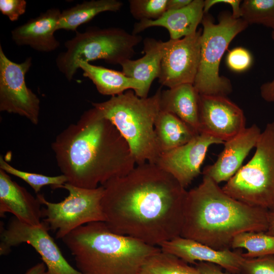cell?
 Segmentation results:
<instances>
[{
    "instance_id": "obj_1",
    "label": "cell",
    "mask_w": 274,
    "mask_h": 274,
    "mask_svg": "<svg viewBox=\"0 0 274 274\" xmlns=\"http://www.w3.org/2000/svg\"><path fill=\"white\" fill-rule=\"evenodd\" d=\"M101 186L104 222L113 232L154 246L181 235L187 191L157 164L137 165Z\"/></svg>"
},
{
    "instance_id": "obj_2",
    "label": "cell",
    "mask_w": 274,
    "mask_h": 274,
    "mask_svg": "<svg viewBox=\"0 0 274 274\" xmlns=\"http://www.w3.org/2000/svg\"><path fill=\"white\" fill-rule=\"evenodd\" d=\"M51 148L67 183L84 188L123 176L136 164L116 127L94 107L59 133Z\"/></svg>"
},
{
    "instance_id": "obj_3",
    "label": "cell",
    "mask_w": 274,
    "mask_h": 274,
    "mask_svg": "<svg viewBox=\"0 0 274 274\" xmlns=\"http://www.w3.org/2000/svg\"><path fill=\"white\" fill-rule=\"evenodd\" d=\"M268 211L251 207L228 194L210 178L187 191L181 236L216 250L230 248L234 237L244 232H264Z\"/></svg>"
},
{
    "instance_id": "obj_4",
    "label": "cell",
    "mask_w": 274,
    "mask_h": 274,
    "mask_svg": "<svg viewBox=\"0 0 274 274\" xmlns=\"http://www.w3.org/2000/svg\"><path fill=\"white\" fill-rule=\"evenodd\" d=\"M62 241L83 274H140L145 262L161 251L156 246L115 233L101 221L81 226Z\"/></svg>"
},
{
    "instance_id": "obj_5",
    "label": "cell",
    "mask_w": 274,
    "mask_h": 274,
    "mask_svg": "<svg viewBox=\"0 0 274 274\" xmlns=\"http://www.w3.org/2000/svg\"><path fill=\"white\" fill-rule=\"evenodd\" d=\"M161 92L159 88L151 96L140 97L128 90L108 100L92 103L126 141L137 165L156 164L161 154L154 129Z\"/></svg>"
},
{
    "instance_id": "obj_6",
    "label": "cell",
    "mask_w": 274,
    "mask_h": 274,
    "mask_svg": "<svg viewBox=\"0 0 274 274\" xmlns=\"http://www.w3.org/2000/svg\"><path fill=\"white\" fill-rule=\"evenodd\" d=\"M142 41L139 35L129 33L119 27H91L64 43L66 50L56 59L58 70L71 81L81 62L102 59L108 63L120 65L131 59L134 47Z\"/></svg>"
},
{
    "instance_id": "obj_7",
    "label": "cell",
    "mask_w": 274,
    "mask_h": 274,
    "mask_svg": "<svg viewBox=\"0 0 274 274\" xmlns=\"http://www.w3.org/2000/svg\"><path fill=\"white\" fill-rule=\"evenodd\" d=\"M252 158L222 188L251 207L274 210V121L266 124Z\"/></svg>"
},
{
    "instance_id": "obj_8",
    "label": "cell",
    "mask_w": 274,
    "mask_h": 274,
    "mask_svg": "<svg viewBox=\"0 0 274 274\" xmlns=\"http://www.w3.org/2000/svg\"><path fill=\"white\" fill-rule=\"evenodd\" d=\"M201 23L200 60L193 85L199 94L227 96L232 86L229 79L219 75L220 61L231 41L248 24L227 12L220 15L217 24L204 14Z\"/></svg>"
},
{
    "instance_id": "obj_9",
    "label": "cell",
    "mask_w": 274,
    "mask_h": 274,
    "mask_svg": "<svg viewBox=\"0 0 274 274\" xmlns=\"http://www.w3.org/2000/svg\"><path fill=\"white\" fill-rule=\"evenodd\" d=\"M60 188L68 191L64 200L58 202L48 201L42 194L37 197L42 205V221L50 230L56 231V238L62 239L78 227L93 222H105L101 207L104 187L87 189L65 183Z\"/></svg>"
},
{
    "instance_id": "obj_10",
    "label": "cell",
    "mask_w": 274,
    "mask_h": 274,
    "mask_svg": "<svg viewBox=\"0 0 274 274\" xmlns=\"http://www.w3.org/2000/svg\"><path fill=\"white\" fill-rule=\"evenodd\" d=\"M0 228L1 256L8 254L13 247L27 243L41 256L47 270L56 274H83L67 261L43 221L40 225H32L14 217L6 228L2 222Z\"/></svg>"
},
{
    "instance_id": "obj_11",
    "label": "cell",
    "mask_w": 274,
    "mask_h": 274,
    "mask_svg": "<svg viewBox=\"0 0 274 274\" xmlns=\"http://www.w3.org/2000/svg\"><path fill=\"white\" fill-rule=\"evenodd\" d=\"M31 65V57L21 63L12 61L0 45V111L19 115L37 125L40 100L25 81Z\"/></svg>"
},
{
    "instance_id": "obj_12",
    "label": "cell",
    "mask_w": 274,
    "mask_h": 274,
    "mask_svg": "<svg viewBox=\"0 0 274 274\" xmlns=\"http://www.w3.org/2000/svg\"><path fill=\"white\" fill-rule=\"evenodd\" d=\"M199 133L223 142L246 128L242 110L226 96L199 94Z\"/></svg>"
},
{
    "instance_id": "obj_13",
    "label": "cell",
    "mask_w": 274,
    "mask_h": 274,
    "mask_svg": "<svg viewBox=\"0 0 274 274\" xmlns=\"http://www.w3.org/2000/svg\"><path fill=\"white\" fill-rule=\"evenodd\" d=\"M202 30L182 39L171 40L163 57L158 81L169 88L193 84L199 64Z\"/></svg>"
},
{
    "instance_id": "obj_14",
    "label": "cell",
    "mask_w": 274,
    "mask_h": 274,
    "mask_svg": "<svg viewBox=\"0 0 274 274\" xmlns=\"http://www.w3.org/2000/svg\"><path fill=\"white\" fill-rule=\"evenodd\" d=\"M224 142L199 133L186 144L160 154L156 164L186 188L200 174L209 147Z\"/></svg>"
},
{
    "instance_id": "obj_15",
    "label": "cell",
    "mask_w": 274,
    "mask_h": 274,
    "mask_svg": "<svg viewBox=\"0 0 274 274\" xmlns=\"http://www.w3.org/2000/svg\"><path fill=\"white\" fill-rule=\"evenodd\" d=\"M165 253L173 255L185 262L195 264L196 261L216 264L230 274H237L244 259L242 253L230 249L216 250L194 240L179 236L161 244Z\"/></svg>"
},
{
    "instance_id": "obj_16",
    "label": "cell",
    "mask_w": 274,
    "mask_h": 274,
    "mask_svg": "<svg viewBox=\"0 0 274 274\" xmlns=\"http://www.w3.org/2000/svg\"><path fill=\"white\" fill-rule=\"evenodd\" d=\"M261 133L260 129L254 124L225 142L224 149L216 162L204 168L203 176L218 184L227 182L241 168L250 151L255 148Z\"/></svg>"
},
{
    "instance_id": "obj_17",
    "label": "cell",
    "mask_w": 274,
    "mask_h": 274,
    "mask_svg": "<svg viewBox=\"0 0 274 274\" xmlns=\"http://www.w3.org/2000/svg\"><path fill=\"white\" fill-rule=\"evenodd\" d=\"M61 12L51 8L39 16L29 19L11 31V37L18 46H28L42 52H50L60 47L54 36Z\"/></svg>"
},
{
    "instance_id": "obj_18",
    "label": "cell",
    "mask_w": 274,
    "mask_h": 274,
    "mask_svg": "<svg viewBox=\"0 0 274 274\" xmlns=\"http://www.w3.org/2000/svg\"><path fill=\"white\" fill-rule=\"evenodd\" d=\"M42 204L23 187L0 169V216L10 213L19 220L32 225L42 224Z\"/></svg>"
},
{
    "instance_id": "obj_19",
    "label": "cell",
    "mask_w": 274,
    "mask_h": 274,
    "mask_svg": "<svg viewBox=\"0 0 274 274\" xmlns=\"http://www.w3.org/2000/svg\"><path fill=\"white\" fill-rule=\"evenodd\" d=\"M203 9L204 1L192 0L181 9L166 11L156 20L139 21L134 24L132 33L138 35L150 27H162L167 30L170 40L182 39L197 31L204 15Z\"/></svg>"
},
{
    "instance_id": "obj_20",
    "label": "cell",
    "mask_w": 274,
    "mask_h": 274,
    "mask_svg": "<svg viewBox=\"0 0 274 274\" xmlns=\"http://www.w3.org/2000/svg\"><path fill=\"white\" fill-rule=\"evenodd\" d=\"M171 44V40L163 42L146 38L143 41V53L141 58L127 59L120 65L127 77L142 82L148 94L151 84L158 78L162 60Z\"/></svg>"
},
{
    "instance_id": "obj_21",
    "label": "cell",
    "mask_w": 274,
    "mask_h": 274,
    "mask_svg": "<svg viewBox=\"0 0 274 274\" xmlns=\"http://www.w3.org/2000/svg\"><path fill=\"white\" fill-rule=\"evenodd\" d=\"M79 68L83 72V76L90 80L102 95L113 96L132 90L140 97L148 96L142 82L127 77L122 72L89 62H81Z\"/></svg>"
},
{
    "instance_id": "obj_22",
    "label": "cell",
    "mask_w": 274,
    "mask_h": 274,
    "mask_svg": "<svg viewBox=\"0 0 274 274\" xmlns=\"http://www.w3.org/2000/svg\"><path fill=\"white\" fill-rule=\"evenodd\" d=\"M199 94L193 84H184L161 91L160 111L171 113L199 133Z\"/></svg>"
},
{
    "instance_id": "obj_23",
    "label": "cell",
    "mask_w": 274,
    "mask_h": 274,
    "mask_svg": "<svg viewBox=\"0 0 274 274\" xmlns=\"http://www.w3.org/2000/svg\"><path fill=\"white\" fill-rule=\"evenodd\" d=\"M154 129L161 154L186 144L199 134L175 115L162 111Z\"/></svg>"
},
{
    "instance_id": "obj_24",
    "label": "cell",
    "mask_w": 274,
    "mask_h": 274,
    "mask_svg": "<svg viewBox=\"0 0 274 274\" xmlns=\"http://www.w3.org/2000/svg\"><path fill=\"white\" fill-rule=\"evenodd\" d=\"M123 6L118 0H91L84 1L62 11L57 25V30L76 31L81 25L91 20L104 12H117Z\"/></svg>"
},
{
    "instance_id": "obj_25",
    "label": "cell",
    "mask_w": 274,
    "mask_h": 274,
    "mask_svg": "<svg viewBox=\"0 0 274 274\" xmlns=\"http://www.w3.org/2000/svg\"><path fill=\"white\" fill-rule=\"evenodd\" d=\"M230 248L246 249L247 252L242 254L245 258L274 256V235L264 232H244L234 237Z\"/></svg>"
},
{
    "instance_id": "obj_26",
    "label": "cell",
    "mask_w": 274,
    "mask_h": 274,
    "mask_svg": "<svg viewBox=\"0 0 274 274\" xmlns=\"http://www.w3.org/2000/svg\"><path fill=\"white\" fill-rule=\"evenodd\" d=\"M140 274H201L195 267L179 258L161 250L144 264Z\"/></svg>"
},
{
    "instance_id": "obj_27",
    "label": "cell",
    "mask_w": 274,
    "mask_h": 274,
    "mask_svg": "<svg viewBox=\"0 0 274 274\" xmlns=\"http://www.w3.org/2000/svg\"><path fill=\"white\" fill-rule=\"evenodd\" d=\"M241 10V18L248 24H262L274 30V0H245Z\"/></svg>"
},
{
    "instance_id": "obj_28",
    "label": "cell",
    "mask_w": 274,
    "mask_h": 274,
    "mask_svg": "<svg viewBox=\"0 0 274 274\" xmlns=\"http://www.w3.org/2000/svg\"><path fill=\"white\" fill-rule=\"evenodd\" d=\"M0 169L25 182L37 194H39L41 188L45 186H50L55 189L60 188L67 182V178L62 174L57 176H48L19 170L8 163L2 156L0 157Z\"/></svg>"
},
{
    "instance_id": "obj_29",
    "label": "cell",
    "mask_w": 274,
    "mask_h": 274,
    "mask_svg": "<svg viewBox=\"0 0 274 274\" xmlns=\"http://www.w3.org/2000/svg\"><path fill=\"white\" fill-rule=\"evenodd\" d=\"M167 0H129L131 15L135 19L154 20L160 18L166 11Z\"/></svg>"
},
{
    "instance_id": "obj_30",
    "label": "cell",
    "mask_w": 274,
    "mask_h": 274,
    "mask_svg": "<svg viewBox=\"0 0 274 274\" xmlns=\"http://www.w3.org/2000/svg\"><path fill=\"white\" fill-rule=\"evenodd\" d=\"M237 274H274V256L244 258Z\"/></svg>"
},
{
    "instance_id": "obj_31",
    "label": "cell",
    "mask_w": 274,
    "mask_h": 274,
    "mask_svg": "<svg viewBox=\"0 0 274 274\" xmlns=\"http://www.w3.org/2000/svg\"><path fill=\"white\" fill-rule=\"evenodd\" d=\"M227 66L235 72L247 70L252 65V56L250 52L244 48L238 47L231 50L226 56Z\"/></svg>"
},
{
    "instance_id": "obj_32",
    "label": "cell",
    "mask_w": 274,
    "mask_h": 274,
    "mask_svg": "<svg viewBox=\"0 0 274 274\" xmlns=\"http://www.w3.org/2000/svg\"><path fill=\"white\" fill-rule=\"evenodd\" d=\"M26 5L25 0H1L0 11L10 20L15 21L25 12Z\"/></svg>"
},
{
    "instance_id": "obj_33",
    "label": "cell",
    "mask_w": 274,
    "mask_h": 274,
    "mask_svg": "<svg viewBox=\"0 0 274 274\" xmlns=\"http://www.w3.org/2000/svg\"><path fill=\"white\" fill-rule=\"evenodd\" d=\"M241 1L238 0H206L204 1V13L207 14L209 9L218 3H225L231 6L232 15L234 18H241Z\"/></svg>"
},
{
    "instance_id": "obj_34",
    "label": "cell",
    "mask_w": 274,
    "mask_h": 274,
    "mask_svg": "<svg viewBox=\"0 0 274 274\" xmlns=\"http://www.w3.org/2000/svg\"><path fill=\"white\" fill-rule=\"evenodd\" d=\"M195 265L201 274H230L223 272L221 267L212 263L199 262Z\"/></svg>"
},
{
    "instance_id": "obj_35",
    "label": "cell",
    "mask_w": 274,
    "mask_h": 274,
    "mask_svg": "<svg viewBox=\"0 0 274 274\" xmlns=\"http://www.w3.org/2000/svg\"><path fill=\"white\" fill-rule=\"evenodd\" d=\"M271 37L274 41V30ZM260 94L262 98L269 102H274V79L270 82L263 84L260 87Z\"/></svg>"
},
{
    "instance_id": "obj_36",
    "label": "cell",
    "mask_w": 274,
    "mask_h": 274,
    "mask_svg": "<svg viewBox=\"0 0 274 274\" xmlns=\"http://www.w3.org/2000/svg\"><path fill=\"white\" fill-rule=\"evenodd\" d=\"M192 0H167L166 11L177 10L188 6Z\"/></svg>"
},
{
    "instance_id": "obj_37",
    "label": "cell",
    "mask_w": 274,
    "mask_h": 274,
    "mask_svg": "<svg viewBox=\"0 0 274 274\" xmlns=\"http://www.w3.org/2000/svg\"><path fill=\"white\" fill-rule=\"evenodd\" d=\"M46 265L43 262L41 263H38L30 268L25 274H41V273L45 271Z\"/></svg>"
},
{
    "instance_id": "obj_38",
    "label": "cell",
    "mask_w": 274,
    "mask_h": 274,
    "mask_svg": "<svg viewBox=\"0 0 274 274\" xmlns=\"http://www.w3.org/2000/svg\"><path fill=\"white\" fill-rule=\"evenodd\" d=\"M268 227L266 233L274 235V210L268 211Z\"/></svg>"
},
{
    "instance_id": "obj_39",
    "label": "cell",
    "mask_w": 274,
    "mask_h": 274,
    "mask_svg": "<svg viewBox=\"0 0 274 274\" xmlns=\"http://www.w3.org/2000/svg\"><path fill=\"white\" fill-rule=\"evenodd\" d=\"M41 274H56L52 271H49L48 270H47V271H45L42 273H41Z\"/></svg>"
}]
</instances>
